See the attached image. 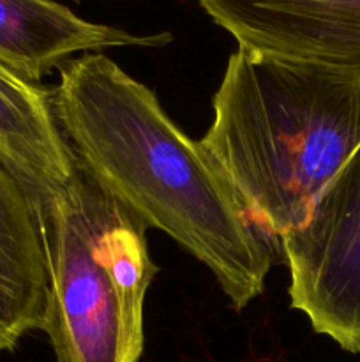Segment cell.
<instances>
[{"instance_id": "obj_8", "label": "cell", "mask_w": 360, "mask_h": 362, "mask_svg": "<svg viewBox=\"0 0 360 362\" xmlns=\"http://www.w3.org/2000/svg\"><path fill=\"white\" fill-rule=\"evenodd\" d=\"M0 161L30 197L59 189L76 156L55 119L52 90L0 66Z\"/></svg>"}, {"instance_id": "obj_2", "label": "cell", "mask_w": 360, "mask_h": 362, "mask_svg": "<svg viewBox=\"0 0 360 362\" xmlns=\"http://www.w3.org/2000/svg\"><path fill=\"white\" fill-rule=\"evenodd\" d=\"M201 145L270 240L299 228L360 147V69L236 48Z\"/></svg>"}, {"instance_id": "obj_4", "label": "cell", "mask_w": 360, "mask_h": 362, "mask_svg": "<svg viewBox=\"0 0 360 362\" xmlns=\"http://www.w3.org/2000/svg\"><path fill=\"white\" fill-rule=\"evenodd\" d=\"M293 310L349 354H360V147L314 202L299 228L279 239Z\"/></svg>"}, {"instance_id": "obj_5", "label": "cell", "mask_w": 360, "mask_h": 362, "mask_svg": "<svg viewBox=\"0 0 360 362\" xmlns=\"http://www.w3.org/2000/svg\"><path fill=\"white\" fill-rule=\"evenodd\" d=\"M240 48L360 69V0H194Z\"/></svg>"}, {"instance_id": "obj_1", "label": "cell", "mask_w": 360, "mask_h": 362, "mask_svg": "<svg viewBox=\"0 0 360 362\" xmlns=\"http://www.w3.org/2000/svg\"><path fill=\"white\" fill-rule=\"evenodd\" d=\"M55 119L78 161L152 228L212 271L236 311L265 290L272 240L201 141L169 119L154 90L104 53L59 67Z\"/></svg>"}, {"instance_id": "obj_3", "label": "cell", "mask_w": 360, "mask_h": 362, "mask_svg": "<svg viewBox=\"0 0 360 362\" xmlns=\"http://www.w3.org/2000/svg\"><path fill=\"white\" fill-rule=\"evenodd\" d=\"M48 272L55 362H140L143 304L157 267L147 225L76 158L73 177L30 197Z\"/></svg>"}, {"instance_id": "obj_6", "label": "cell", "mask_w": 360, "mask_h": 362, "mask_svg": "<svg viewBox=\"0 0 360 362\" xmlns=\"http://www.w3.org/2000/svg\"><path fill=\"white\" fill-rule=\"evenodd\" d=\"M172 39L169 32L138 35L94 23L55 0H0V66L34 85L74 53L161 48Z\"/></svg>"}, {"instance_id": "obj_7", "label": "cell", "mask_w": 360, "mask_h": 362, "mask_svg": "<svg viewBox=\"0 0 360 362\" xmlns=\"http://www.w3.org/2000/svg\"><path fill=\"white\" fill-rule=\"evenodd\" d=\"M48 310V272L28 193L0 161V354L42 331Z\"/></svg>"}]
</instances>
